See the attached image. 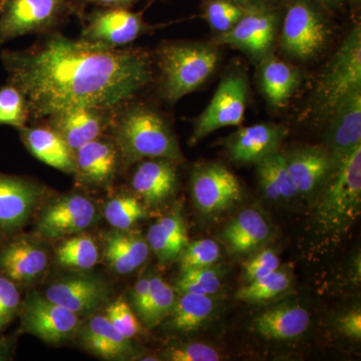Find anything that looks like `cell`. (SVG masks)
I'll list each match as a JSON object with an SVG mask.
<instances>
[{"label": "cell", "instance_id": "7c38bea8", "mask_svg": "<svg viewBox=\"0 0 361 361\" xmlns=\"http://www.w3.org/2000/svg\"><path fill=\"white\" fill-rule=\"evenodd\" d=\"M191 189L195 205L204 214L223 212L242 197L238 179L217 163L197 166L192 174Z\"/></svg>", "mask_w": 361, "mask_h": 361}, {"label": "cell", "instance_id": "5b68a950", "mask_svg": "<svg viewBox=\"0 0 361 361\" xmlns=\"http://www.w3.org/2000/svg\"><path fill=\"white\" fill-rule=\"evenodd\" d=\"M329 11L316 0H286L282 9L279 45L289 58L310 61L329 42Z\"/></svg>", "mask_w": 361, "mask_h": 361}, {"label": "cell", "instance_id": "ba28073f", "mask_svg": "<svg viewBox=\"0 0 361 361\" xmlns=\"http://www.w3.org/2000/svg\"><path fill=\"white\" fill-rule=\"evenodd\" d=\"M249 87L245 75L228 73L221 80L210 103L196 118L190 137L191 146L222 128L241 125L245 116Z\"/></svg>", "mask_w": 361, "mask_h": 361}, {"label": "cell", "instance_id": "60d3db41", "mask_svg": "<svg viewBox=\"0 0 361 361\" xmlns=\"http://www.w3.org/2000/svg\"><path fill=\"white\" fill-rule=\"evenodd\" d=\"M20 308V294L16 284L0 273V332L13 322Z\"/></svg>", "mask_w": 361, "mask_h": 361}, {"label": "cell", "instance_id": "681fc988", "mask_svg": "<svg viewBox=\"0 0 361 361\" xmlns=\"http://www.w3.org/2000/svg\"><path fill=\"white\" fill-rule=\"evenodd\" d=\"M8 344L4 341H0V361L6 360L8 358Z\"/></svg>", "mask_w": 361, "mask_h": 361}, {"label": "cell", "instance_id": "e0dca14e", "mask_svg": "<svg viewBox=\"0 0 361 361\" xmlns=\"http://www.w3.org/2000/svg\"><path fill=\"white\" fill-rule=\"evenodd\" d=\"M324 148L332 160L361 146V87L353 90L334 106L329 116Z\"/></svg>", "mask_w": 361, "mask_h": 361}, {"label": "cell", "instance_id": "8992f818", "mask_svg": "<svg viewBox=\"0 0 361 361\" xmlns=\"http://www.w3.org/2000/svg\"><path fill=\"white\" fill-rule=\"evenodd\" d=\"M361 87V28L349 30L325 68L315 90L318 115L329 118L334 106L349 92Z\"/></svg>", "mask_w": 361, "mask_h": 361}, {"label": "cell", "instance_id": "ab89813d", "mask_svg": "<svg viewBox=\"0 0 361 361\" xmlns=\"http://www.w3.org/2000/svg\"><path fill=\"white\" fill-rule=\"evenodd\" d=\"M106 316L111 324L126 338H134L141 332V323L137 320L129 304L118 299L106 307Z\"/></svg>", "mask_w": 361, "mask_h": 361}, {"label": "cell", "instance_id": "ffe728a7", "mask_svg": "<svg viewBox=\"0 0 361 361\" xmlns=\"http://www.w3.org/2000/svg\"><path fill=\"white\" fill-rule=\"evenodd\" d=\"M285 158L298 194L307 199L315 197L331 170L329 152L324 147H299L285 154Z\"/></svg>", "mask_w": 361, "mask_h": 361}, {"label": "cell", "instance_id": "484cf974", "mask_svg": "<svg viewBox=\"0 0 361 361\" xmlns=\"http://www.w3.org/2000/svg\"><path fill=\"white\" fill-rule=\"evenodd\" d=\"M310 313L296 304H280L256 317L254 327L261 336L271 341H289L305 332Z\"/></svg>", "mask_w": 361, "mask_h": 361}, {"label": "cell", "instance_id": "f546056e", "mask_svg": "<svg viewBox=\"0 0 361 361\" xmlns=\"http://www.w3.org/2000/svg\"><path fill=\"white\" fill-rule=\"evenodd\" d=\"M215 302L210 295L196 293H180L176 299L174 307L171 311V329L179 332H191L198 330L213 314Z\"/></svg>", "mask_w": 361, "mask_h": 361}, {"label": "cell", "instance_id": "9a60e30c", "mask_svg": "<svg viewBox=\"0 0 361 361\" xmlns=\"http://www.w3.org/2000/svg\"><path fill=\"white\" fill-rule=\"evenodd\" d=\"M123 165L120 152L110 135L87 142L75 152V172L85 186L106 188L115 180Z\"/></svg>", "mask_w": 361, "mask_h": 361}, {"label": "cell", "instance_id": "7a4b0ae2", "mask_svg": "<svg viewBox=\"0 0 361 361\" xmlns=\"http://www.w3.org/2000/svg\"><path fill=\"white\" fill-rule=\"evenodd\" d=\"M108 134L120 152L123 165H134L147 159H166L177 164L183 161L167 118L142 102L132 99L114 109Z\"/></svg>", "mask_w": 361, "mask_h": 361}, {"label": "cell", "instance_id": "1f68e13d", "mask_svg": "<svg viewBox=\"0 0 361 361\" xmlns=\"http://www.w3.org/2000/svg\"><path fill=\"white\" fill-rule=\"evenodd\" d=\"M175 289L160 277H151V288L139 317L145 326L154 329L170 315L176 302Z\"/></svg>", "mask_w": 361, "mask_h": 361}, {"label": "cell", "instance_id": "4fadbf2b", "mask_svg": "<svg viewBox=\"0 0 361 361\" xmlns=\"http://www.w3.org/2000/svg\"><path fill=\"white\" fill-rule=\"evenodd\" d=\"M113 113L114 109L77 106L52 114L44 120L75 152L87 142L108 134Z\"/></svg>", "mask_w": 361, "mask_h": 361}, {"label": "cell", "instance_id": "3957f363", "mask_svg": "<svg viewBox=\"0 0 361 361\" xmlns=\"http://www.w3.org/2000/svg\"><path fill=\"white\" fill-rule=\"evenodd\" d=\"M316 197L318 229L332 237L348 232L361 213V146L332 160L331 170Z\"/></svg>", "mask_w": 361, "mask_h": 361}, {"label": "cell", "instance_id": "7402d4cb", "mask_svg": "<svg viewBox=\"0 0 361 361\" xmlns=\"http://www.w3.org/2000/svg\"><path fill=\"white\" fill-rule=\"evenodd\" d=\"M47 252L30 240L14 239L0 247V273L14 283H28L47 270Z\"/></svg>", "mask_w": 361, "mask_h": 361}, {"label": "cell", "instance_id": "bcb514c9", "mask_svg": "<svg viewBox=\"0 0 361 361\" xmlns=\"http://www.w3.org/2000/svg\"><path fill=\"white\" fill-rule=\"evenodd\" d=\"M149 288H151V278L149 277L142 278L139 281H137L134 288H133V305H134L137 314H139L140 311L144 307L147 297H148Z\"/></svg>", "mask_w": 361, "mask_h": 361}, {"label": "cell", "instance_id": "7dc6e473", "mask_svg": "<svg viewBox=\"0 0 361 361\" xmlns=\"http://www.w3.org/2000/svg\"><path fill=\"white\" fill-rule=\"evenodd\" d=\"M234 1L253 11V9L282 8L286 0H234Z\"/></svg>", "mask_w": 361, "mask_h": 361}, {"label": "cell", "instance_id": "816d5d0a", "mask_svg": "<svg viewBox=\"0 0 361 361\" xmlns=\"http://www.w3.org/2000/svg\"><path fill=\"white\" fill-rule=\"evenodd\" d=\"M4 0H0V8H1L2 4H4Z\"/></svg>", "mask_w": 361, "mask_h": 361}, {"label": "cell", "instance_id": "d6986e66", "mask_svg": "<svg viewBox=\"0 0 361 361\" xmlns=\"http://www.w3.org/2000/svg\"><path fill=\"white\" fill-rule=\"evenodd\" d=\"M44 296L78 316L89 315L108 301L110 289L103 280L82 275L54 282L47 289Z\"/></svg>", "mask_w": 361, "mask_h": 361}, {"label": "cell", "instance_id": "e575fe53", "mask_svg": "<svg viewBox=\"0 0 361 361\" xmlns=\"http://www.w3.org/2000/svg\"><path fill=\"white\" fill-rule=\"evenodd\" d=\"M288 273L279 269L249 282L236 294V298L247 303H259L270 300L283 293L290 286Z\"/></svg>", "mask_w": 361, "mask_h": 361}, {"label": "cell", "instance_id": "d4e9b609", "mask_svg": "<svg viewBox=\"0 0 361 361\" xmlns=\"http://www.w3.org/2000/svg\"><path fill=\"white\" fill-rule=\"evenodd\" d=\"M149 253L148 242L139 233L116 229L104 237V259L118 274L134 272L146 262Z\"/></svg>", "mask_w": 361, "mask_h": 361}, {"label": "cell", "instance_id": "52a82bcc", "mask_svg": "<svg viewBox=\"0 0 361 361\" xmlns=\"http://www.w3.org/2000/svg\"><path fill=\"white\" fill-rule=\"evenodd\" d=\"M73 14L71 0H4L0 8V45L23 35L56 32Z\"/></svg>", "mask_w": 361, "mask_h": 361}, {"label": "cell", "instance_id": "603a6c76", "mask_svg": "<svg viewBox=\"0 0 361 361\" xmlns=\"http://www.w3.org/2000/svg\"><path fill=\"white\" fill-rule=\"evenodd\" d=\"M18 130L25 148L35 158L66 174H73L75 152L47 123L32 127L25 126Z\"/></svg>", "mask_w": 361, "mask_h": 361}, {"label": "cell", "instance_id": "277c9868", "mask_svg": "<svg viewBox=\"0 0 361 361\" xmlns=\"http://www.w3.org/2000/svg\"><path fill=\"white\" fill-rule=\"evenodd\" d=\"M156 56L159 94L169 104L200 89L217 70L221 59L219 47L213 42H164Z\"/></svg>", "mask_w": 361, "mask_h": 361}, {"label": "cell", "instance_id": "f907efd6", "mask_svg": "<svg viewBox=\"0 0 361 361\" xmlns=\"http://www.w3.org/2000/svg\"><path fill=\"white\" fill-rule=\"evenodd\" d=\"M348 2L349 6H351V8L355 9V11H357L360 7L361 0H348Z\"/></svg>", "mask_w": 361, "mask_h": 361}, {"label": "cell", "instance_id": "7bdbcfd3", "mask_svg": "<svg viewBox=\"0 0 361 361\" xmlns=\"http://www.w3.org/2000/svg\"><path fill=\"white\" fill-rule=\"evenodd\" d=\"M280 260L271 249H265L252 257L245 264L247 283L279 269Z\"/></svg>", "mask_w": 361, "mask_h": 361}, {"label": "cell", "instance_id": "8fae6325", "mask_svg": "<svg viewBox=\"0 0 361 361\" xmlns=\"http://www.w3.org/2000/svg\"><path fill=\"white\" fill-rule=\"evenodd\" d=\"M21 325L27 334L47 343L71 338L78 327V316L68 308L32 292L21 306Z\"/></svg>", "mask_w": 361, "mask_h": 361}, {"label": "cell", "instance_id": "d590c367", "mask_svg": "<svg viewBox=\"0 0 361 361\" xmlns=\"http://www.w3.org/2000/svg\"><path fill=\"white\" fill-rule=\"evenodd\" d=\"M30 118V106L25 94L11 82L0 87V126L20 129Z\"/></svg>", "mask_w": 361, "mask_h": 361}, {"label": "cell", "instance_id": "d6a6232c", "mask_svg": "<svg viewBox=\"0 0 361 361\" xmlns=\"http://www.w3.org/2000/svg\"><path fill=\"white\" fill-rule=\"evenodd\" d=\"M99 248L89 235H78L65 240L56 250L59 265L71 269L87 270L99 261Z\"/></svg>", "mask_w": 361, "mask_h": 361}, {"label": "cell", "instance_id": "6da1fadb", "mask_svg": "<svg viewBox=\"0 0 361 361\" xmlns=\"http://www.w3.org/2000/svg\"><path fill=\"white\" fill-rule=\"evenodd\" d=\"M0 58L8 82L25 94L32 120L77 106L118 108L153 78L146 51L71 39L58 30L30 49H6Z\"/></svg>", "mask_w": 361, "mask_h": 361}, {"label": "cell", "instance_id": "f35d334b", "mask_svg": "<svg viewBox=\"0 0 361 361\" xmlns=\"http://www.w3.org/2000/svg\"><path fill=\"white\" fill-rule=\"evenodd\" d=\"M221 256L220 247L214 240L203 239L188 243L180 259V272L213 267Z\"/></svg>", "mask_w": 361, "mask_h": 361}, {"label": "cell", "instance_id": "f1b7e54d", "mask_svg": "<svg viewBox=\"0 0 361 361\" xmlns=\"http://www.w3.org/2000/svg\"><path fill=\"white\" fill-rule=\"evenodd\" d=\"M188 243L186 226L179 212L165 216L149 228V247L161 263L179 259Z\"/></svg>", "mask_w": 361, "mask_h": 361}, {"label": "cell", "instance_id": "ac0fdd59", "mask_svg": "<svg viewBox=\"0 0 361 361\" xmlns=\"http://www.w3.org/2000/svg\"><path fill=\"white\" fill-rule=\"evenodd\" d=\"M286 128L274 123H262L242 128L230 135L226 148L235 163L257 164L279 151L286 137Z\"/></svg>", "mask_w": 361, "mask_h": 361}, {"label": "cell", "instance_id": "f6af8a7d", "mask_svg": "<svg viewBox=\"0 0 361 361\" xmlns=\"http://www.w3.org/2000/svg\"><path fill=\"white\" fill-rule=\"evenodd\" d=\"M341 331L346 336L360 341L361 339L360 310H353L341 319Z\"/></svg>", "mask_w": 361, "mask_h": 361}, {"label": "cell", "instance_id": "836d02e7", "mask_svg": "<svg viewBox=\"0 0 361 361\" xmlns=\"http://www.w3.org/2000/svg\"><path fill=\"white\" fill-rule=\"evenodd\" d=\"M249 11L234 0H201L202 16L215 35L229 32Z\"/></svg>", "mask_w": 361, "mask_h": 361}, {"label": "cell", "instance_id": "74e56055", "mask_svg": "<svg viewBox=\"0 0 361 361\" xmlns=\"http://www.w3.org/2000/svg\"><path fill=\"white\" fill-rule=\"evenodd\" d=\"M220 287L219 274L213 267L183 271L176 282V290L179 293L212 295L219 290Z\"/></svg>", "mask_w": 361, "mask_h": 361}, {"label": "cell", "instance_id": "2e32d148", "mask_svg": "<svg viewBox=\"0 0 361 361\" xmlns=\"http://www.w3.org/2000/svg\"><path fill=\"white\" fill-rule=\"evenodd\" d=\"M44 189L32 180L0 173V233L9 234L26 224Z\"/></svg>", "mask_w": 361, "mask_h": 361}, {"label": "cell", "instance_id": "5bb4252c", "mask_svg": "<svg viewBox=\"0 0 361 361\" xmlns=\"http://www.w3.org/2000/svg\"><path fill=\"white\" fill-rule=\"evenodd\" d=\"M96 218V207L89 198L80 194L66 195L45 209L37 230L47 238H63L85 231Z\"/></svg>", "mask_w": 361, "mask_h": 361}, {"label": "cell", "instance_id": "b9f144b4", "mask_svg": "<svg viewBox=\"0 0 361 361\" xmlns=\"http://www.w3.org/2000/svg\"><path fill=\"white\" fill-rule=\"evenodd\" d=\"M167 360L172 361H219L221 356L215 348L202 343L183 344L168 349Z\"/></svg>", "mask_w": 361, "mask_h": 361}, {"label": "cell", "instance_id": "ee69618b", "mask_svg": "<svg viewBox=\"0 0 361 361\" xmlns=\"http://www.w3.org/2000/svg\"><path fill=\"white\" fill-rule=\"evenodd\" d=\"M140 0H71L75 14L80 18L85 13V8L89 6L101 7V8H130Z\"/></svg>", "mask_w": 361, "mask_h": 361}, {"label": "cell", "instance_id": "30bf717a", "mask_svg": "<svg viewBox=\"0 0 361 361\" xmlns=\"http://www.w3.org/2000/svg\"><path fill=\"white\" fill-rule=\"evenodd\" d=\"M282 9L283 7L249 11L229 32L215 35L212 42L238 49L258 65L272 54Z\"/></svg>", "mask_w": 361, "mask_h": 361}, {"label": "cell", "instance_id": "9c48e42d", "mask_svg": "<svg viewBox=\"0 0 361 361\" xmlns=\"http://www.w3.org/2000/svg\"><path fill=\"white\" fill-rule=\"evenodd\" d=\"M144 11L96 7L80 16L82 21L80 39L111 47H126L158 27L145 20Z\"/></svg>", "mask_w": 361, "mask_h": 361}, {"label": "cell", "instance_id": "c3c4849f", "mask_svg": "<svg viewBox=\"0 0 361 361\" xmlns=\"http://www.w3.org/2000/svg\"><path fill=\"white\" fill-rule=\"evenodd\" d=\"M316 1H317L325 11H329V13H334V11L343 6V4H345L348 0H316Z\"/></svg>", "mask_w": 361, "mask_h": 361}, {"label": "cell", "instance_id": "4dcf8cb0", "mask_svg": "<svg viewBox=\"0 0 361 361\" xmlns=\"http://www.w3.org/2000/svg\"><path fill=\"white\" fill-rule=\"evenodd\" d=\"M257 173L263 192L270 200L292 199L298 195L282 152H275L259 161Z\"/></svg>", "mask_w": 361, "mask_h": 361}, {"label": "cell", "instance_id": "cb8c5ba5", "mask_svg": "<svg viewBox=\"0 0 361 361\" xmlns=\"http://www.w3.org/2000/svg\"><path fill=\"white\" fill-rule=\"evenodd\" d=\"M258 66L259 85L265 99L274 108H284L300 87L302 73L273 54Z\"/></svg>", "mask_w": 361, "mask_h": 361}, {"label": "cell", "instance_id": "44dd1931", "mask_svg": "<svg viewBox=\"0 0 361 361\" xmlns=\"http://www.w3.org/2000/svg\"><path fill=\"white\" fill-rule=\"evenodd\" d=\"M137 164L130 183L140 198L156 206L174 195L178 185L177 163L166 159H147Z\"/></svg>", "mask_w": 361, "mask_h": 361}, {"label": "cell", "instance_id": "83f0119b", "mask_svg": "<svg viewBox=\"0 0 361 361\" xmlns=\"http://www.w3.org/2000/svg\"><path fill=\"white\" fill-rule=\"evenodd\" d=\"M270 227L258 211L246 209L227 225L223 238L234 254L254 250L269 238Z\"/></svg>", "mask_w": 361, "mask_h": 361}, {"label": "cell", "instance_id": "8d00e7d4", "mask_svg": "<svg viewBox=\"0 0 361 361\" xmlns=\"http://www.w3.org/2000/svg\"><path fill=\"white\" fill-rule=\"evenodd\" d=\"M104 217L109 224L118 230H128L147 216L146 209L135 197L121 195L108 202Z\"/></svg>", "mask_w": 361, "mask_h": 361}, {"label": "cell", "instance_id": "4316f807", "mask_svg": "<svg viewBox=\"0 0 361 361\" xmlns=\"http://www.w3.org/2000/svg\"><path fill=\"white\" fill-rule=\"evenodd\" d=\"M80 341L90 353L104 360H118L132 351L129 339L122 336L104 315L92 316L85 323Z\"/></svg>", "mask_w": 361, "mask_h": 361}]
</instances>
